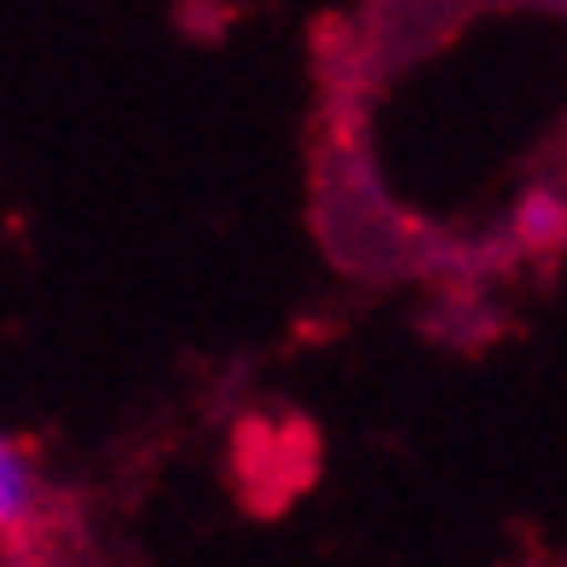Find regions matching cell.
<instances>
[{"label": "cell", "mask_w": 567, "mask_h": 567, "mask_svg": "<svg viewBox=\"0 0 567 567\" xmlns=\"http://www.w3.org/2000/svg\"><path fill=\"white\" fill-rule=\"evenodd\" d=\"M515 244L522 249H561L567 244V197L561 192H527L515 203Z\"/></svg>", "instance_id": "7a4b0ae2"}, {"label": "cell", "mask_w": 567, "mask_h": 567, "mask_svg": "<svg viewBox=\"0 0 567 567\" xmlns=\"http://www.w3.org/2000/svg\"><path fill=\"white\" fill-rule=\"evenodd\" d=\"M47 509V481L35 470V452L0 434V538H23Z\"/></svg>", "instance_id": "6da1fadb"}]
</instances>
